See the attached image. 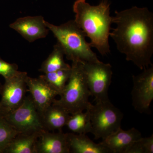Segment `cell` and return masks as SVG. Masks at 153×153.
<instances>
[{
  "instance_id": "cell-1",
  "label": "cell",
  "mask_w": 153,
  "mask_h": 153,
  "mask_svg": "<svg viewBox=\"0 0 153 153\" xmlns=\"http://www.w3.org/2000/svg\"><path fill=\"white\" fill-rule=\"evenodd\" d=\"M115 28L110 36L116 44L119 52L143 70L152 65L153 14L147 7H132L116 11L112 17Z\"/></svg>"
},
{
  "instance_id": "cell-2",
  "label": "cell",
  "mask_w": 153,
  "mask_h": 153,
  "mask_svg": "<svg viewBox=\"0 0 153 153\" xmlns=\"http://www.w3.org/2000/svg\"><path fill=\"white\" fill-rule=\"evenodd\" d=\"M110 7L108 0H102L97 6L91 5L86 0H76L73 5L74 22L90 39L91 47L103 56L111 52L109 37L112 19Z\"/></svg>"
},
{
  "instance_id": "cell-3",
  "label": "cell",
  "mask_w": 153,
  "mask_h": 153,
  "mask_svg": "<svg viewBox=\"0 0 153 153\" xmlns=\"http://www.w3.org/2000/svg\"><path fill=\"white\" fill-rule=\"evenodd\" d=\"M45 24L57 39L64 55L72 62L95 63L99 62L96 54L92 51L85 40V33L74 20L60 25H55L45 21Z\"/></svg>"
},
{
  "instance_id": "cell-4",
  "label": "cell",
  "mask_w": 153,
  "mask_h": 153,
  "mask_svg": "<svg viewBox=\"0 0 153 153\" xmlns=\"http://www.w3.org/2000/svg\"><path fill=\"white\" fill-rule=\"evenodd\" d=\"M60 98L52 104L59 105L70 114L83 111L89 108L91 96L82 63L72 62L70 77L60 92Z\"/></svg>"
},
{
  "instance_id": "cell-5",
  "label": "cell",
  "mask_w": 153,
  "mask_h": 153,
  "mask_svg": "<svg viewBox=\"0 0 153 153\" xmlns=\"http://www.w3.org/2000/svg\"><path fill=\"white\" fill-rule=\"evenodd\" d=\"M86 110L91 123L90 133L95 140H104L121 128L123 114L110 100L96 102Z\"/></svg>"
},
{
  "instance_id": "cell-6",
  "label": "cell",
  "mask_w": 153,
  "mask_h": 153,
  "mask_svg": "<svg viewBox=\"0 0 153 153\" xmlns=\"http://www.w3.org/2000/svg\"><path fill=\"white\" fill-rule=\"evenodd\" d=\"M4 118L19 133L39 134L47 131L44 127L41 115L30 95L26 96L19 107L8 113Z\"/></svg>"
},
{
  "instance_id": "cell-7",
  "label": "cell",
  "mask_w": 153,
  "mask_h": 153,
  "mask_svg": "<svg viewBox=\"0 0 153 153\" xmlns=\"http://www.w3.org/2000/svg\"><path fill=\"white\" fill-rule=\"evenodd\" d=\"M82 66L88 88L96 102L109 101L108 91L113 74L111 65L100 61L82 63Z\"/></svg>"
},
{
  "instance_id": "cell-8",
  "label": "cell",
  "mask_w": 153,
  "mask_h": 153,
  "mask_svg": "<svg viewBox=\"0 0 153 153\" xmlns=\"http://www.w3.org/2000/svg\"><path fill=\"white\" fill-rule=\"evenodd\" d=\"M131 92L134 108L141 114H149L153 100V65L145 68L142 73L132 76Z\"/></svg>"
},
{
  "instance_id": "cell-9",
  "label": "cell",
  "mask_w": 153,
  "mask_h": 153,
  "mask_svg": "<svg viewBox=\"0 0 153 153\" xmlns=\"http://www.w3.org/2000/svg\"><path fill=\"white\" fill-rule=\"evenodd\" d=\"M27 76V72L19 71L14 76L5 79L0 91V103L7 113L16 109L24 102L28 91Z\"/></svg>"
},
{
  "instance_id": "cell-10",
  "label": "cell",
  "mask_w": 153,
  "mask_h": 153,
  "mask_svg": "<svg viewBox=\"0 0 153 153\" xmlns=\"http://www.w3.org/2000/svg\"><path fill=\"white\" fill-rule=\"evenodd\" d=\"M9 26L30 43L46 38L50 31L41 16L21 17Z\"/></svg>"
},
{
  "instance_id": "cell-11",
  "label": "cell",
  "mask_w": 153,
  "mask_h": 153,
  "mask_svg": "<svg viewBox=\"0 0 153 153\" xmlns=\"http://www.w3.org/2000/svg\"><path fill=\"white\" fill-rule=\"evenodd\" d=\"M26 82L28 91L41 114L52 105L56 96L59 95L57 91L40 76L33 78L28 76Z\"/></svg>"
},
{
  "instance_id": "cell-12",
  "label": "cell",
  "mask_w": 153,
  "mask_h": 153,
  "mask_svg": "<svg viewBox=\"0 0 153 153\" xmlns=\"http://www.w3.org/2000/svg\"><path fill=\"white\" fill-rule=\"evenodd\" d=\"M142 137L141 133L133 128L128 130L120 128L100 143L111 153H126L135 142Z\"/></svg>"
},
{
  "instance_id": "cell-13",
  "label": "cell",
  "mask_w": 153,
  "mask_h": 153,
  "mask_svg": "<svg viewBox=\"0 0 153 153\" xmlns=\"http://www.w3.org/2000/svg\"><path fill=\"white\" fill-rule=\"evenodd\" d=\"M37 153H69L66 134L44 131L39 134L36 144Z\"/></svg>"
},
{
  "instance_id": "cell-14",
  "label": "cell",
  "mask_w": 153,
  "mask_h": 153,
  "mask_svg": "<svg viewBox=\"0 0 153 153\" xmlns=\"http://www.w3.org/2000/svg\"><path fill=\"white\" fill-rule=\"evenodd\" d=\"M66 137L70 153H111L100 143L94 142L86 134L66 133Z\"/></svg>"
},
{
  "instance_id": "cell-15",
  "label": "cell",
  "mask_w": 153,
  "mask_h": 153,
  "mask_svg": "<svg viewBox=\"0 0 153 153\" xmlns=\"http://www.w3.org/2000/svg\"><path fill=\"white\" fill-rule=\"evenodd\" d=\"M44 126L46 130L62 131L66 126L70 114L61 106L52 104L41 114Z\"/></svg>"
},
{
  "instance_id": "cell-16",
  "label": "cell",
  "mask_w": 153,
  "mask_h": 153,
  "mask_svg": "<svg viewBox=\"0 0 153 153\" xmlns=\"http://www.w3.org/2000/svg\"><path fill=\"white\" fill-rule=\"evenodd\" d=\"M39 134H18L3 153H37L36 144Z\"/></svg>"
},
{
  "instance_id": "cell-17",
  "label": "cell",
  "mask_w": 153,
  "mask_h": 153,
  "mask_svg": "<svg viewBox=\"0 0 153 153\" xmlns=\"http://www.w3.org/2000/svg\"><path fill=\"white\" fill-rule=\"evenodd\" d=\"M64 52L58 43L55 44L53 50L42 64L39 71L44 74L62 69L71 68V66L64 61Z\"/></svg>"
},
{
  "instance_id": "cell-18",
  "label": "cell",
  "mask_w": 153,
  "mask_h": 153,
  "mask_svg": "<svg viewBox=\"0 0 153 153\" xmlns=\"http://www.w3.org/2000/svg\"><path fill=\"white\" fill-rule=\"evenodd\" d=\"M66 126L75 134H86L91 129L90 117L88 111H81L70 115Z\"/></svg>"
},
{
  "instance_id": "cell-19",
  "label": "cell",
  "mask_w": 153,
  "mask_h": 153,
  "mask_svg": "<svg viewBox=\"0 0 153 153\" xmlns=\"http://www.w3.org/2000/svg\"><path fill=\"white\" fill-rule=\"evenodd\" d=\"M71 72V68L60 69L46 73L39 76L44 79L51 87L57 91L60 95L68 82Z\"/></svg>"
},
{
  "instance_id": "cell-20",
  "label": "cell",
  "mask_w": 153,
  "mask_h": 153,
  "mask_svg": "<svg viewBox=\"0 0 153 153\" xmlns=\"http://www.w3.org/2000/svg\"><path fill=\"white\" fill-rule=\"evenodd\" d=\"M19 133L4 118L0 119V150H4Z\"/></svg>"
},
{
  "instance_id": "cell-21",
  "label": "cell",
  "mask_w": 153,
  "mask_h": 153,
  "mask_svg": "<svg viewBox=\"0 0 153 153\" xmlns=\"http://www.w3.org/2000/svg\"><path fill=\"white\" fill-rule=\"evenodd\" d=\"M153 135L148 137H141L129 148L126 153H153Z\"/></svg>"
},
{
  "instance_id": "cell-22",
  "label": "cell",
  "mask_w": 153,
  "mask_h": 153,
  "mask_svg": "<svg viewBox=\"0 0 153 153\" xmlns=\"http://www.w3.org/2000/svg\"><path fill=\"white\" fill-rule=\"evenodd\" d=\"M19 71V66L17 64L6 62L0 57V75L4 79L10 78Z\"/></svg>"
},
{
  "instance_id": "cell-23",
  "label": "cell",
  "mask_w": 153,
  "mask_h": 153,
  "mask_svg": "<svg viewBox=\"0 0 153 153\" xmlns=\"http://www.w3.org/2000/svg\"><path fill=\"white\" fill-rule=\"evenodd\" d=\"M7 114V112L4 109V108L0 103V119L4 118Z\"/></svg>"
},
{
  "instance_id": "cell-24",
  "label": "cell",
  "mask_w": 153,
  "mask_h": 153,
  "mask_svg": "<svg viewBox=\"0 0 153 153\" xmlns=\"http://www.w3.org/2000/svg\"><path fill=\"white\" fill-rule=\"evenodd\" d=\"M2 85L1 84V82H0V91H1V88Z\"/></svg>"
},
{
  "instance_id": "cell-25",
  "label": "cell",
  "mask_w": 153,
  "mask_h": 153,
  "mask_svg": "<svg viewBox=\"0 0 153 153\" xmlns=\"http://www.w3.org/2000/svg\"><path fill=\"white\" fill-rule=\"evenodd\" d=\"M0 153H3L0 150Z\"/></svg>"
}]
</instances>
